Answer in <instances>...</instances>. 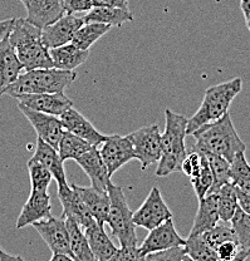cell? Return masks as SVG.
<instances>
[{
    "instance_id": "8",
    "label": "cell",
    "mask_w": 250,
    "mask_h": 261,
    "mask_svg": "<svg viewBox=\"0 0 250 261\" xmlns=\"http://www.w3.org/2000/svg\"><path fill=\"white\" fill-rule=\"evenodd\" d=\"M132 219L136 227L146 228L147 231L159 226L168 219H172V212L165 202L159 187H152L141 207L134 212Z\"/></svg>"
},
{
    "instance_id": "16",
    "label": "cell",
    "mask_w": 250,
    "mask_h": 261,
    "mask_svg": "<svg viewBox=\"0 0 250 261\" xmlns=\"http://www.w3.org/2000/svg\"><path fill=\"white\" fill-rule=\"evenodd\" d=\"M27 9V20L43 29L62 18L66 12L62 0H20Z\"/></svg>"
},
{
    "instance_id": "20",
    "label": "cell",
    "mask_w": 250,
    "mask_h": 261,
    "mask_svg": "<svg viewBox=\"0 0 250 261\" xmlns=\"http://www.w3.org/2000/svg\"><path fill=\"white\" fill-rule=\"evenodd\" d=\"M24 68L18 59L14 48L9 39L4 38L0 42V96L5 94V91L10 84L18 80L23 73Z\"/></svg>"
},
{
    "instance_id": "34",
    "label": "cell",
    "mask_w": 250,
    "mask_h": 261,
    "mask_svg": "<svg viewBox=\"0 0 250 261\" xmlns=\"http://www.w3.org/2000/svg\"><path fill=\"white\" fill-rule=\"evenodd\" d=\"M230 225L240 249L250 250V215L238 206L235 214L230 220Z\"/></svg>"
},
{
    "instance_id": "44",
    "label": "cell",
    "mask_w": 250,
    "mask_h": 261,
    "mask_svg": "<svg viewBox=\"0 0 250 261\" xmlns=\"http://www.w3.org/2000/svg\"><path fill=\"white\" fill-rule=\"evenodd\" d=\"M236 190V196H238V205L239 207L243 211H245L246 214L250 215V192H244L241 190Z\"/></svg>"
},
{
    "instance_id": "29",
    "label": "cell",
    "mask_w": 250,
    "mask_h": 261,
    "mask_svg": "<svg viewBox=\"0 0 250 261\" xmlns=\"http://www.w3.org/2000/svg\"><path fill=\"white\" fill-rule=\"evenodd\" d=\"M91 143L87 142V141L82 140L78 136L73 135V133L64 130L63 136H62L61 141H59V145L57 151H58L59 156H61L62 161H68V160H76L78 157L82 156L83 153H86L87 151L92 148Z\"/></svg>"
},
{
    "instance_id": "27",
    "label": "cell",
    "mask_w": 250,
    "mask_h": 261,
    "mask_svg": "<svg viewBox=\"0 0 250 261\" xmlns=\"http://www.w3.org/2000/svg\"><path fill=\"white\" fill-rule=\"evenodd\" d=\"M66 219V225L68 233H69V246L70 251H72L73 257L76 261H96L92 252L91 247H89L88 241H87L86 233L84 230L74 220Z\"/></svg>"
},
{
    "instance_id": "1",
    "label": "cell",
    "mask_w": 250,
    "mask_h": 261,
    "mask_svg": "<svg viewBox=\"0 0 250 261\" xmlns=\"http://www.w3.org/2000/svg\"><path fill=\"white\" fill-rule=\"evenodd\" d=\"M191 136L195 138L194 149L217 154L229 162L246 149V145L234 127L229 112L216 121L201 126Z\"/></svg>"
},
{
    "instance_id": "13",
    "label": "cell",
    "mask_w": 250,
    "mask_h": 261,
    "mask_svg": "<svg viewBox=\"0 0 250 261\" xmlns=\"http://www.w3.org/2000/svg\"><path fill=\"white\" fill-rule=\"evenodd\" d=\"M83 19L74 14H64L58 20L42 29V38L48 49H53L72 42L76 32L83 25Z\"/></svg>"
},
{
    "instance_id": "3",
    "label": "cell",
    "mask_w": 250,
    "mask_h": 261,
    "mask_svg": "<svg viewBox=\"0 0 250 261\" xmlns=\"http://www.w3.org/2000/svg\"><path fill=\"white\" fill-rule=\"evenodd\" d=\"M165 119L166 124L161 135V159L157 162L159 165L156 170V176L159 177H166L180 170L181 163L187 153L185 146L187 118L166 108Z\"/></svg>"
},
{
    "instance_id": "45",
    "label": "cell",
    "mask_w": 250,
    "mask_h": 261,
    "mask_svg": "<svg viewBox=\"0 0 250 261\" xmlns=\"http://www.w3.org/2000/svg\"><path fill=\"white\" fill-rule=\"evenodd\" d=\"M13 23H14V18L0 20V42L9 35V32L10 29H12Z\"/></svg>"
},
{
    "instance_id": "47",
    "label": "cell",
    "mask_w": 250,
    "mask_h": 261,
    "mask_svg": "<svg viewBox=\"0 0 250 261\" xmlns=\"http://www.w3.org/2000/svg\"><path fill=\"white\" fill-rule=\"evenodd\" d=\"M51 261H74V259L66 254H52Z\"/></svg>"
},
{
    "instance_id": "10",
    "label": "cell",
    "mask_w": 250,
    "mask_h": 261,
    "mask_svg": "<svg viewBox=\"0 0 250 261\" xmlns=\"http://www.w3.org/2000/svg\"><path fill=\"white\" fill-rule=\"evenodd\" d=\"M32 226L42 236L44 243L51 249L52 254H66L73 257L69 246V233L67 230L66 219L63 216H49L34 222Z\"/></svg>"
},
{
    "instance_id": "43",
    "label": "cell",
    "mask_w": 250,
    "mask_h": 261,
    "mask_svg": "<svg viewBox=\"0 0 250 261\" xmlns=\"http://www.w3.org/2000/svg\"><path fill=\"white\" fill-rule=\"evenodd\" d=\"M93 7L118 8V9L130 10L129 0H92Z\"/></svg>"
},
{
    "instance_id": "7",
    "label": "cell",
    "mask_w": 250,
    "mask_h": 261,
    "mask_svg": "<svg viewBox=\"0 0 250 261\" xmlns=\"http://www.w3.org/2000/svg\"><path fill=\"white\" fill-rule=\"evenodd\" d=\"M134 146L136 159L141 163V170L145 171L161 159V133L157 124L141 127L129 135Z\"/></svg>"
},
{
    "instance_id": "15",
    "label": "cell",
    "mask_w": 250,
    "mask_h": 261,
    "mask_svg": "<svg viewBox=\"0 0 250 261\" xmlns=\"http://www.w3.org/2000/svg\"><path fill=\"white\" fill-rule=\"evenodd\" d=\"M49 216H52V205L48 191L31 190V195L19 214L15 227L17 230H21Z\"/></svg>"
},
{
    "instance_id": "36",
    "label": "cell",
    "mask_w": 250,
    "mask_h": 261,
    "mask_svg": "<svg viewBox=\"0 0 250 261\" xmlns=\"http://www.w3.org/2000/svg\"><path fill=\"white\" fill-rule=\"evenodd\" d=\"M203 236L214 250H216V247L225 241H236L230 221H221V220L213 228L204 232Z\"/></svg>"
},
{
    "instance_id": "37",
    "label": "cell",
    "mask_w": 250,
    "mask_h": 261,
    "mask_svg": "<svg viewBox=\"0 0 250 261\" xmlns=\"http://www.w3.org/2000/svg\"><path fill=\"white\" fill-rule=\"evenodd\" d=\"M27 167H28L29 177H31V190L48 191V187L53 179L51 171L42 163L32 161V160H29L27 163Z\"/></svg>"
},
{
    "instance_id": "26",
    "label": "cell",
    "mask_w": 250,
    "mask_h": 261,
    "mask_svg": "<svg viewBox=\"0 0 250 261\" xmlns=\"http://www.w3.org/2000/svg\"><path fill=\"white\" fill-rule=\"evenodd\" d=\"M84 23H102L111 27H122L127 21L134 20L131 10L118 9V8L93 7L83 16Z\"/></svg>"
},
{
    "instance_id": "39",
    "label": "cell",
    "mask_w": 250,
    "mask_h": 261,
    "mask_svg": "<svg viewBox=\"0 0 250 261\" xmlns=\"http://www.w3.org/2000/svg\"><path fill=\"white\" fill-rule=\"evenodd\" d=\"M201 167V153L196 149H192L191 152L186 153L183 163H181V168L185 175L189 178L195 177L199 173Z\"/></svg>"
},
{
    "instance_id": "28",
    "label": "cell",
    "mask_w": 250,
    "mask_h": 261,
    "mask_svg": "<svg viewBox=\"0 0 250 261\" xmlns=\"http://www.w3.org/2000/svg\"><path fill=\"white\" fill-rule=\"evenodd\" d=\"M112 27L107 25V24L102 23H83V25L76 32L74 37H73L72 42L78 48L83 49V50H89V48L99 40L105 34H107L111 31Z\"/></svg>"
},
{
    "instance_id": "2",
    "label": "cell",
    "mask_w": 250,
    "mask_h": 261,
    "mask_svg": "<svg viewBox=\"0 0 250 261\" xmlns=\"http://www.w3.org/2000/svg\"><path fill=\"white\" fill-rule=\"evenodd\" d=\"M8 39L24 70L53 67L49 49L43 42L42 29L29 23L27 19L14 18Z\"/></svg>"
},
{
    "instance_id": "9",
    "label": "cell",
    "mask_w": 250,
    "mask_h": 261,
    "mask_svg": "<svg viewBox=\"0 0 250 261\" xmlns=\"http://www.w3.org/2000/svg\"><path fill=\"white\" fill-rule=\"evenodd\" d=\"M18 108L24 114V117L31 122L34 130L37 132L38 138L47 142L56 149L58 148L59 141L66 130L62 124L61 118L58 116H53V114L34 111L21 103H18Z\"/></svg>"
},
{
    "instance_id": "18",
    "label": "cell",
    "mask_w": 250,
    "mask_h": 261,
    "mask_svg": "<svg viewBox=\"0 0 250 261\" xmlns=\"http://www.w3.org/2000/svg\"><path fill=\"white\" fill-rule=\"evenodd\" d=\"M58 198L63 207V217L74 220L82 228H86L92 221H94L73 185L58 187Z\"/></svg>"
},
{
    "instance_id": "49",
    "label": "cell",
    "mask_w": 250,
    "mask_h": 261,
    "mask_svg": "<svg viewBox=\"0 0 250 261\" xmlns=\"http://www.w3.org/2000/svg\"><path fill=\"white\" fill-rule=\"evenodd\" d=\"M245 16V24H246V28L249 29V32H250V12L248 13V14L246 15H244Z\"/></svg>"
},
{
    "instance_id": "5",
    "label": "cell",
    "mask_w": 250,
    "mask_h": 261,
    "mask_svg": "<svg viewBox=\"0 0 250 261\" xmlns=\"http://www.w3.org/2000/svg\"><path fill=\"white\" fill-rule=\"evenodd\" d=\"M77 78L74 70H64L58 68H39L26 70L18 80L8 87L5 94L15 98L29 93H57L63 92Z\"/></svg>"
},
{
    "instance_id": "11",
    "label": "cell",
    "mask_w": 250,
    "mask_h": 261,
    "mask_svg": "<svg viewBox=\"0 0 250 261\" xmlns=\"http://www.w3.org/2000/svg\"><path fill=\"white\" fill-rule=\"evenodd\" d=\"M99 153L107 166L108 175L111 177L115 175L116 171L136 159L134 146H132L129 136L126 137L118 135L107 136L106 141L102 143Z\"/></svg>"
},
{
    "instance_id": "40",
    "label": "cell",
    "mask_w": 250,
    "mask_h": 261,
    "mask_svg": "<svg viewBox=\"0 0 250 261\" xmlns=\"http://www.w3.org/2000/svg\"><path fill=\"white\" fill-rule=\"evenodd\" d=\"M239 249H240V246H239L236 241H225V243H222L216 247L215 252L217 255V260L234 261Z\"/></svg>"
},
{
    "instance_id": "30",
    "label": "cell",
    "mask_w": 250,
    "mask_h": 261,
    "mask_svg": "<svg viewBox=\"0 0 250 261\" xmlns=\"http://www.w3.org/2000/svg\"><path fill=\"white\" fill-rule=\"evenodd\" d=\"M217 196V211L221 221H230L238 208V196L235 186L229 182L220 187L215 192Z\"/></svg>"
},
{
    "instance_id": "6",
    "label": "cell",
    "mask_w": 250,
    "mask_h": 261,
    "mask_svg": "<svg viewBox=\"0 0 250 261\" xmlns=\"http://www.w3.org/2000/svg\"><path fill=\"white\" fill-rule=\"evenodd\" d=\"M107 191L111 203L106 224L110 226L112 235L117 239L119 246H137L136 225L132 219L134 212L130 208L126 196L123 194V189L110 182Z\"/></svg>"
},
{
    "instance_id": "25",
    "label": "cell",
    "mask_w": 250,
    "mask_h": 261,
    "mask_svg": "<svg viewBox=\"0 0 250 261\" xmlns=\"http://www.w3.org/2000/svg\"><path fill=\"white\" fill-rule=\"evenodd\" d=\"M53 67L64 70H74L88 59L89 50H83L73 43L49 49Z\"/></svg>"
},
{
    "instance_id": "12",
    "label": "cell",
    "mask_w": 250,
    "mask_h": 261,
    "mask_svg": "<svg viewBox=\"0 0 250 261\" xmlns=\"http://www.w3.org/2000/svg\"><path fill=\"white\" fill-rule=\"evenodd\" d=\"M183 245H185V240L176 231L172 219H168L159 226L150 230L145 241L140 246V251L145 259L146 255L152 252L162 251L170 247L183 246Z\"/></svg>"
},
{
    "instance_id": "23",
    "label": "cell",
    "mask_w": 250,
    "mask_h": 261,
    "mask_svg": "<svg viewBox=\"0 0 250 261\" xmlns=\"http://www.w3.org/2000/svg\"><path fill=\"white\" fill-rule=\"evenodd\" d=\"M31 160L32 161L42 163L51 171L52 176L57 181V187H63L68 185L66 172H64L63 161H62L58 151L54 147H52L47 142L38 138L37 147H35L34 154L32 156Z\"/></svg>"
},
{
    "instance_id": "41",
    "label": "cell",
    "mask_w": 250,
    "mask_h": 261,
    "mask_svg": "<svg viewBox=\"0 0 250 261\" xmlns=\"http://www.w3.org/2000/svg\"><path fill=\"white\" fill-rule=\"evenodd\" d=\"M130 260H143L140 251V246H119L117 249L112 261H130Z\"/></svg>"
},
{
    "instance_id": "21",
    "label": "cell",
    "mask_w": 250,
    "mask_h": 261,
    "mask_svg": "<svg viewBox=\"0 0 250 261\" xmlns=\"http://www.w3.org/2000/svg\"><path fill=\"white\" fill-rule=\"evenodd\" d=\"M83 230L89 247L93 252L94 259L98 261H112V257L115 256L118 247L113 244V241L105 231V225L94 220Z\"/></svg>"
},
{
    "instance_id": "42",
    "label": "cell",
    "mask_w": 250,
    "mask_h": 261,
    "mask_svg": "<svg viewBox=\"0 0 250 261\" xmlns=\"http://www.w3.org/2000/svg\"><path fill=\"white\" fill-rule=\"evenodd\" d=\"M66 14H76V13L89 12L93 8L92 0H62Z\"/></svg>"
},
{
    "instance_id": "14",
    "label": "cell",
    "mask_w": 250,
    "mask_h": 261,
    "mask_svg": "<svg viewBox=\"0 0 250 261\" xmlns=\"http://www.w3.org/2000/svg\"><path fill=\"white\" fill-rule=\"evenodd\" d=\"M15 99L18 100V103H21L32 110L58 117L66 112L68 108L73 107V102L63 92L20 94V96L15 97Z\"/></svg>"
},
{
    "instance_id": "19",
    "label": "cell",
    "mask_w": 250,
    "mask_h": 261,
    "mask_svg": "<svg viewBox=\"0 0 250 261\" xmlns=\"http://www.w3.org/2000/svg\"><path fill=\"white\" fill-rule=\"evenodd\" d=\"M76 162L89 177L91 186L101 190H107L108 184L111 182V176L108 175L107 166L101 157L99 149H97V146H93L89 151L78 157Z\"/></svg>"
},
{
    "instance_id": "46",
    "label": "cell",
    "mask_w": 250,
    "mask_h": 261,
    "mask_svg": "<svg viewBox=\"0 0 250 261\" xmlns=\"http://www.w3.org/2000/svg\"><path fill=\"white\" fill-rule=\"evenodd\" d=\"M17 260H23L20 256H17V255H10L8 254L7 251L0 247V261H17Z\"/></svg>"
},
{
    "instance_id": "48",
    "label": "cell",
    "mask_w": 250,
    "mask_h": 261,
    "mask_svg": "<svg viewBox=\"0 0 250 261\" xmlns=\"http://www.w3.org/2000/svg\"><path fill=\"white\" fill-rule=\"evenodd\" d=\"M241 10H243V14L246 15L250 12V0H241L240 2Z\"/></svg>"
},
{
    "instance_id": "24",
    "label": "cell",
    "mask_w": 250,
    "mask_h": 261,
    "mask_svg": "<svg viewBox=\"0 0 250 261\" xmlns=\"http://www.w3.org/2000/svg\"><path fill=\"white\" fill-rule=\"evenodd\" d=\"M220 221L219 211H217V196L216 194H208L205 197L199 200V208L195 215L194 224L189 236L201 235L210 228H213Z\"/></svg>"
},
{
    "instance_id": "38",
    "label": "cell",
    "mask_w": 250,
    "mask_h": 261,
    "mask_svg": "<svg viewBox=\"0 0 250 261\" xmlns=\"http://www.w3.org/2000/svg\"><path fill=\"white\" fill-rule=\"evenodd\" d=\"M147 261H187L190 260L189 255L186 254L185 246H173L170 249L162 250V251L152 252L146 255L145 259Z\"/></svg>"
},
{
    "instance_id": "31",
    "label": "cell",
    "mask_w": 250,
    "mask_h": 261,
    "mask_svg": "<svg viewBox=\"0 0 250 261\" xmlns=\"http://www.w3.org/2000/svg\"><path fill=\"white\" fill-rule=\"evenodd\" d=\"M185 250L190 260L194 261H217L215 250L208 244V241L201 235L189 236L185 240Z\"/></svg>"
},
{
    "instance_id": "4",
    "label": "cell",
    "mask_w": 250,
    "mask_h": 261,
    "mask_svg": "<svg viewBox=\"0 0 250 261\" xmlns=\"http://www.w3.org/2000/svg\"><path fill=\"white\" fill-rule=\"evenodd\" d=\"M241 88H243V81L239 77L209 87L204 94L199 110L191 118L187 119V136L192 135L204 124L216 121L229 112L230 105L234 98L240 93Z\"/></svg>"
},
{
    "instance_id": "22",
    "label": "cell",
    "mask_w": 250,
    "mask_h": 261,
    "mask_svg": "<svg viewBox=\"0 0 250 261\" xmlns=\"http://www.w3.org/2000/svg\"><path fill=\"white\" fill-rule=\"evenodd\" d=\"M77 192L80 194L81 198L83 200L84 205L88 208L89 214L92 215L94 220L99 224L106 225L110 212V195L107 190L96 189L93 186L82 187L73 185Z\"/></svg>"
},
{
    "instance_id": "35",
    "label": "cell",
    "mask_w": 250,
    "mask_h": 261,
    "mask_svg": "<svg viewBox=\"0 0 250 261\" xmlns=\"http://www.w3.org/2000/svg\"><path fill=\"white\" fill-rule=\"evenodd\" d=\"M200 153H201V167H200L199 173H197L195 177L190 178V181H191L192 184V187H194L195 195H196V197L199 198V200L200 198L205 197V196L209 194V191H210V189L213 187V184H214L213 172H211L208 160H206L205 154H204L203 152H200Z\"/></svg>"
},
{
    "instance_id": "33",
    "label": "cell",
    "mask_w": 250,
    "mask_h": 261,
    "mask_svg": "<svg viewBox=\"0 0 250 261\" xmlns=\"http://www.w3.org/2000/svg\"><path fill=\"white\" fill-rule=\"evenodd\" d=\"M203 153L205 154L206 160H208L214 177L213 187L210 189L209 194H215L222 185L232 182L230 181V162L227 161L224 157L217 156V154L208 153V152H203Z\"/></svg>"
},
{
    "instance_id": "17",
    "label": "cell",
    "mask_w": 250,
    "mask_h": 261,
    "mask_svg": "<svg viewBox=\"0 0 250 261\" xmlns=\"http://www.w3.org/2000/svg\"><path fill=\"white\" fill-rule=\"evenodd\" d=\"M59 118H61L64 129L87 141L92 146L102 145L107 138V136L102 135L82 113L78 112L73 107L68 108L66 112L59 116Z\"/></svg>"
},
{
    "instance_id": "32",
    "label": "cell",
    "mask_w": 250,
    "mask_h": 261,
    "mask_svg": "<svg viewBox=\"0 0 250 261\" xmlns=\"http://www.w3.org/2000/svg\"><path fill=\"white\" fill-rule=\"evenodd\" d=\"M230 181L238 190L250 192V165L245 152H240L230 162Z\"/></svg>"
}]
</instances>
